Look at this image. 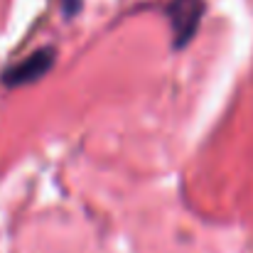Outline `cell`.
I'll use <instances>...</instances> for the list:
<instances>
[{
  "label": "cell",
  "mask_w": 253,
  "mask_h": 253,
  "mask_svg": "<svg viewBox=\"0 0 253 253\" xmlns=\"http://www.w3.org/2000/svg\"><path fill=\"white\" fill-rule=\"evenodd\" d=\"M204 10H207L204 0H169L168 17L177 49L187 47L194 40V35L199 30V22L204 17Z\"/></svg>",
  "instance_id": "cell-1"
},
{
  "label": "cell",
  "mask_w": 253,
  "mask_h": 253,
  "mask_svg": "<svg viewBox=\"0 0 253 253\" xmlns=\"http://www.w3.org/2000/svg\"><path fill=\"white\" fill-rule=\"evenodd\" d=\"M54 64V49H37L30 57H25L22 62H17L15 67H10L5 72V84L7 86H25L32 84L37 79H42Z\"/></svg>",
  "instance_id": "cell-2"
},
{
  "label": "cell",
  "mask_w": 253,
  "mask_h": 253,
  "mask_svg": "<svg viewBox=\"0 0 253 253\" xmlns=\"http://www.w3.org/2000/svg\"><path fill=\"white\" fill-rule=\"evenodd\" d=\"M64 2V12L67 15H74V12H79V7H82V0H62Z\"/></svg>",
  "instance_id": "cell-3"
}]
</instances>
